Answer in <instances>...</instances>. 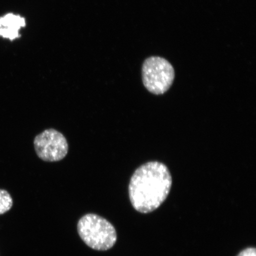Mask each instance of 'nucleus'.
<instances>
[{"label": "nucleus", "instance_id": "nucleus-6", "mask_svg": "<svg viewBox=\"0 0 256 256\" xmlns=\"http://www.w3.org/2000/svg\"><path fill=\"white\" fill-rule=\"evenodd\" d=\"M12 204L14 202L8 192L4 190H0V215L10 210Z\"/></svg>", "mask_w": 256, "mask_h": 256}, {"label": "nucleus", "instance_id": "nucleus-7", "mask_svg": "<svg viewBox=\"0 0 256 256\" xmlns=\"http://www.w3.org/2000/svg\"><path fill=\"white\" fill-rule=\"evenodd\" d=\"M238 256H256V250L254 248H248L244 250Z\"/></svg>", "mask_w": 256, "mask_h": 256}, {"label": "nucleus", "instance_id": "nucleus-2", "mask_svg": "<svg viewBox=\"0 0 256 256\" xmlns=\"http://www.w3.org/2000/svg\"><path fill=\"white\" fill-rule=\"evenodd\" d=\"M78 234L88 247L98 251L111 248L117 240L116 230L103 217L88 214L79 220Z\"/></svg>", "mask_w": 256, "mask_h": 256}, {"label": "nucleus", "instance_id": "nucleus-1", "mask_svg": "<svg viewBox=\"0 0 256 256\" xmlns=\"http://www.w3.org/2000/svg\"><path fill=\"white\" fill-rule=\"evenodd\" d=\"M172 184V176L167 166L158 162L145 163L136 170L130 178V202L140 213L151 212L164 202Z\"/></svg>", "mask_w": 256, "mask_h": 256}, {"label": "nucleus", "instance_id": "nucleus-4", "mask_svg": "<svg viewBox=\"0 0 256 256\" xmlns=\"http://www.w3.org/2000/svg\"><path fill=\"white\" fill-rule=\"evenodd\" d=\"M34 144L38 158L44 162H59L68 154V144L66 137L54 129L46 130L38 135Z\"/></svg>", "mask_w": 256, "mask_h": 256}, {"label": "nucleus", "instance_id": "nucleus-5", "mask_svg": "<svg viewBox=\"0 0 256 256\" xmlns=\"http://www.w3.org/2000/svg\"><path fill=\"white\" fill-rule=\"evenodd\" d=\"M26 26L25 19L20 16L8 14L0 18V36L14 40L20 38L19 30Z\"/></svg>", "mask_w": 256, "mask_h": 256}, {"label": "nucleus", "instance_id": "nucleus-3", "mask_svg": "<svg viewBox=\"0 0 256 256\" xmlns=\"http://www.w3.org/2000/svg\"><path fill=\"white\" fill-rule=\"evenodd\" d=\"M175 72L168 60L160 56L146 60L142 68V78L147 90L156 95L167 92L174 83Z\"/></svg>", "mask_w": 256, "mask_h": 256}]
</instances>
